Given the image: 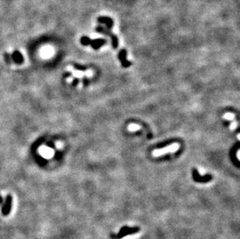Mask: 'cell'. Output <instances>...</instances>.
<instances>
[{
	"instance_id": "5b68a950",
	"label": "cell",
	"mask_w": 240,
	"mask_h": 239,
	"mask_svg": "<svg viewBox=\"0 0 240 239\" xmlns=\"http://www.w3.org/2000/svg\"><path fill=\"white\" fill-rule=\"evenodd\" d=\"M97 21L100 24H105L108 30H111L114 24V21L111 18L108 16H100L97 19Z\"/></svg>"
},
{
	"instance_id": "e0dca14e",
	"label": "cell",
	"mask_w": 240,
	"mask_h": 239,
	"mask_svg": "<svg viewBox=\"0 0 240 239\" xmlns=\"http://www.w3.org/2000/svg\"><path fill=\"white\" fill-rule=\"evenodd\" d=\"M237 158L239 159V150L238 152H237Z\"/></svg>"
},
{
	"instance_id": "8fae6325",
	"label": "cell",
	"mask_w": 240,
	"mask_h": 239,
	"mask_svg": "<svg viewBox=\"0 0 240 239\" xmlns=\"http://www.w3.org/2000/svg\"><path fill=\"white\" fill-rule=\"evenodd\" d=\"M223 117L224 119L228 120H232L235 119V115L232 113H227L223 116Z\"/></svg>"
},
{
	"instance_id": "6da1fadb",
	"label": "cell",
	"mask_w": 240,
	"mask_h": 239,
	"mask_svg": "<svg viewBox=\"0 0 240 239\" xmlns=\"http://www.w3.org/2000/svg\"><path fill=\"white\" fill-rule=\"evenodd\" d=\"M180 148V145L177 143L172 144V145L167 146L166 147L161 148V149H156L152 152V155L155 157H159V156L163 155L165 154L171 153V152H175Z\"/></svg>"
},
{
	"instance_id": "9a60e30c",
	"label": "cell",
	"mask_w": 240,
	"mask_h": 239,
	"mask_svg": "<svg viewBox=\"0 0 240 239\" xmlns=\"http://www.w3.org/2000/svg\"><path fill=\"white\" fill-rule=\"evenodd\" d=\"M3 203H4V199H3V197L0 195V205L2 206V205L3 204Z\"/></svg>"
},
{
	"instance_id": "9c48e42d",
	"label": "cell",
	"mask_w": 240,
	"mask_h": 239,
	"mask_svg": "<svg viewBox=\"0 0 240 239\" xmlns=\"http://www.w3.org/2000/svg\"><path fill=\"white\" fill-rule=\"evenodd\" d=\"M3 56H4V60H5V62H6V63L8 64H10L11 62H12V58H11L10 54H9V53H6V52Z\"/></svg>"
},
{
	"instance_id": "2e32d148",
	"label": "cell",
	"mask_w": 240,
	"mask_h": 239,
	"mask_svg": "<svg viewBox=\"0 0 240 239\" xmlns=\"http://www.w3.org/2000/svg\"><path fill=\"white\" fill-rule=\"evenodd\" d=\"M132 238H133V237H132V236H128V237L124 238V239H132Z\"/></svg>"
},
{
	"instance_id": "7c38bea8",
	"label": "cell",
	"mask_w": 240,
	"mask_h": 239,
	"mask_svg": "<svg viewBox=\"0 0 240 239\" xmlns=\"http://www.w3.org/2000/svg\"><path fill=\"white\" fill-rule=\"evenodd\" d=\"M237 125H238V123L236 121L233 122L232 124H231V126H230V129L231 130H235L236 127H237Z\"/></svg>"
},
{
	"instance_id": "52a82bcc",
	"label": "cell",
	"mask_w": 240,
	"mask_h": 239,
	"mask_svg": "<svg viewBox=\"0 0 240 239\" xmlns=\"http://www.w3.org/2000/svg\"><path fill=\"white\" fill-rule=\"evenodd\" d=\"M90 42H91V39H89L88 36H83L81 38V44L83 45L87 46L90 44Z\"/></svg>"
},
{
	"instance_id": "30bf717a",
	"label": "cell",
	"mask_w": 240,
	"mask_h": 239,
	"mask_svg": "<svg viewBox=\"0 0 240 239\" xmlns=\"http://www.w3.org/2000/svg\"><path fill=\"white\" fill-rule=\"evenodd\" d=\"M36 161H37V162L38 163V164H40V165L41 164L42 165H43L46 164V163H47V161L46 160L45 158H42V157H41V156H40V155H38L37 157Z\"/></svg>"
},
{
	"instance_id": "8992f818",
	"label": "cell",
	"mask_w": 240,
	"mask_h": 239,
	"mask_svg": "<svg viewBox=\"0 0 240 239\" xmlns=\"http://www.w3.org/2000/svg\"><path fill=\"white\" fill-rule=\"evenodd\" d=\"M105 43H106V41L103 40V39H96V40L91 41L90 44L92 45V47H93L94 49H97V48L101 47Z\"/></svg>"
},
{
	"instance_id": "ba28073f",
	"label": "cell",
	"mask_w": 240,
	"mask_h": 239,
	"mask_svg": "<svg viewBox=\"0 0 240 239\" xmlns=\"http://www.w3.org/2000/svg\"><path fill=\"white\" fill-rule=\"evenodd\" d=\"M128 129L130 130V131H135V130H138L140 129V126L138 125V124H130L129 126H128Z\"/></svg>"
},
{
	"instance_id": "3957f363",
	"label": "cell",
	"mask_w": 240,
	"mask_h": 239,
	"mask_svg": "<svg viewBox=\"0 0 240 239\" xmlns=\"http://www.w3.org/2000/svg\"><path fill=\"white\" fill-rule=\"evenodd\" d=\"M96 32L101 33V34H106V35L111 36L113 41V47H114V48H117V44H118V41H117V36H116V35H114L113 34H111L110 30H108V29H105V28H104L103 26H97V27L96 28Z\"/></svg>"
},
{
	"instance_id": "277c9868",
	"label": "cell",
	"mask_w": 240,
	"mask_h": 239,
	"mask_svg": "<svg viewBox=\"0 0 240 239\" xmlns=\"http://www.w3.org/2000/svg\"><path fill=\"white\" fill-rule=\"evenodd\" d=\"M11 58L17 64H21L24 62V56L18 50H15L13 51V54H11Z\"/></svg>"
},
{
	"instance_id": "4fadbf2b",
	"label": "cell",
	"mask_w": 240,
	"mask_h": 239,
	"mask_svg": "<svg viewBox=\"0 0 240 239\" xmlns=\"http://www.w3.org/2000/svg\"><path fill=\"white\" fill-rule=\"evenodd\" d=\"M46 145H47V147H50V148H54L55 147V145H54L53 142H47Z\"/></svg>"
},
{
	"instance_id": "7a4b0ae2",
	"label": "cell",
	"mask_w": 240,
	"mask_h": 239,
	"mask_svg": "<svg viewBox=\"0 0 240 239\" xmlns=\"http://www.w3.org/2000/svg\"><path fill=\"white\" fill-rule=\"evenodd\" d=\"M13 206V196L10 194L7 195L6 198L4 200V203L2 205V214L4 217L8 216L11 212Z\"/></svg>"
},
{
	"instance_id": "5bb4252c",
	"label": "cell",
	"mask_w": 240,
	"mask_h": 239,
	"mask_svg": "<svg viewBox=\"0 0 240 239\" xmlns=\"http://www.w3.org/2000/svg\"><path fill=\"white\" fill-rule=\"evenodd\" d=\"M86 75H87L88 77H91L92 75H93V72H91V70H88L86 72Z\"/></svg>"
}]
</instances>
